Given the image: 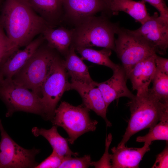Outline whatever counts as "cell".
<instances>
[{
	"mask_svg": "<svg viewBox=\"0 0 168 168\" xmlns=\"http://www.w3.org/2000/svg\"><path fill=\"white\" fill-rule=\"evenodd\" d=\"M45 40L43 35L41 34L23 49H18L4 58L0 65V78H12Z\"/></svg>",
	"mask_w": 168,
	"mask_h": 168,
	"instance_id": "7c38bea8",
	"label": "cell"
},
{
	"mask_svg": "<svg viewBox=\"0 0 168 168\" xmlns=\"http://www.w3.org/2000/svg\"><path fill=\"white\" fill-rule=\"evenodd\" d=\"M0 168H35L39 150L26 149L17 144L5 130L0 119Z\"/></svg>",
	"mask_w": 168,
	"mask_h": 168,
	"instance_id": "9c48e42d",
	"label": "cell"
},
{
	"mask_svg": "<svg viewBox=\"0 0 168 168\" xmlns=\"http://www.w3.org/2000/svg\"><path fill=\"white\" fill-rule=\"evenodd\" d=\"M159 122L150 128L148 133L143 136H138L136 141L151 144L155 140H163L168 142V118L161 120Z\"/></svg>",
	"mask_w": 168,
	"mask_h": 168,
	"instance_id": "603a6c76",
	"label": "cell"
},
{
	"mask_svg": "<svg viewBox=\"0 0 168 168\" xmlns=\"http://www.w3.org/2000/svg\"><path fill=\"white\" fill-rule=\"evenodd\" d=\"M91 162L89 155L82 157H72L71 156L64 158L59 168H85L89 167Z\"/></svg>",
	"mask_w": 168,
	"mask_h": 168,
	"instance_id": "d4e9b609",
	"label": "cell"
},
{
	"mask_svg": "<svg viewBox=\"0 0 168 168\" xmlns=\"http://www.w3.org/2000/svg\"><path fill=\"white\" fill-rule=\"evenodd\" d=\"M155 53L137 63L130 71L128 79L131 81L133 90L137 92L148 89L156 71Z\"/></svg>",
	"mask_w": 168,
	"mask_h": 168,
	"instance_id": "2e32d148",
	"label": "cell"
},
{
	"mask_svg": "<svg viewBox=\"0 0 168 168\" xmlns=\"http://www.w3.org/2000/svg\"><path fill=\"white\" fill-rule=\"evenodd\" d=\"M63 60V64L71 82H76L88 84L94 81L90 75L88 68L81 58L77 54L75 48L71 45Z\"/></svg>",
	"mask_w": 168,
	"mask_h": 168,
	"instance_id": "ac0fdd59",
	"label": "cell"
},
{
	"mask_svg": "<svg viewBox=\"0 0 168 168\" xmlns=\"http://www.w3.org/2000/svg\"><path fill=\"white\" fill-rule=\"evenodd\" d=\"M143 0H113L110 7L112 15H117L119 11L124 12L133 18L137 22L143 24L150 17Z\"/></svg>",
	"mask_w": 168,
	"mask_h": 168,
	"instance_id": "d6986e66",
	"label": "cell"
},
{
	"mask_svg": "<svg viewBox=\"0 0 168 168\" xmlns=\"http://www.w3.org/2000/svg\"><path fill=\"white\" fill-rule=\"evenodd\" d=\"M49 27L55 28L63 22V0H27Z\"/></svg>",
	"mask_w": 168,
	"mask_h": 168,
	"instance_id": "e0dca14e",
	"label": "cell"
},
{
	"mask_svg": "<svg viewBox=\"0 0 168 168\" xmlns=\"http://www.w3.org/2000/svg\"><path fill=\"white\" fill-rule=\"evenodd\" d=\"M11 42L0 23V65L2 60L11 53Z\"/></svg>",
	"mask_w": 168,
	"mask_h": 168,
	"instance_id": "4316f807",
	"label": "cell"
},
{
	"mask_svg": "<svg viewBox=\"0 0 168 168\" xmlns=\"http://www.w3.org/2000/svg\"><path fill=\"white\" fill-rule=\"evenodd\" d=\"M116 34L115 50L121 60L128 79V74L135 65L147 57L156 53L133 30L119 27Z\"/></svg>",
	"mask_w": 168,
	"mask_h": 168,
	"instance_id": "ba28073f",
	"label": "cell"
},
{
	"mask_svg": "<svg viewBox=\"0 0 168 168\" xmlns=\"http://www.w3.org/2000/svg\"><path fill=\"white\" fill-rule=\"evenodd\" d=\"M75 51L81 56V58L97 64L107 67L113 71L118 69L120 65L114 63L110 59L111 50L104 48L100 50L90 48H77Z\"/></svg>",
	"mask_w": 168,
	"mask_h": 168,
	"instance_id": "7402d4cb",
	"label": "cell"
},
{
	"mask_svg": "<svg viewBox=\"0 0 168 168\" xmlns=\"http://www.w3.org/2000/svg\"><path fill=\"white\" fill-rule=\"evenodd\" d=\"M63 22L74 27L100 12L110 16L103 0H63Z\"/></svg>",
	"mask_w": 168,
	"mask_h": 168,
	"instance_id": "8fae6325",
	"label": "cell"
},
{
	"mask_svg": "<svg viewBox=\"0 0 168 168\" xmlns=\"http://www.w3.org/2000/svg\"><path fill=\"white\" fill-rule=\"evenodd\" d=\"M0 23L11 42V54L49 27L27 0H5Z\"/></svg>",
	"mask_w": 168,
	"mask_h": 168,
	"instance_id": "6da1fadb",
	"label": "cell"
},
{
	"mask_svg": "<svg viewBox=\"0 0 168 168\" xmlns=\"http://www.w3.org/2000/svg\"><path fill=\"white\" fill-rule=\"evenodd\" d=\"M64 158L58 155L53 150L51 154L35 168H58Z\"/></svg>",
	"mask_w": 168,
	"mask_h": 168,
	"instance_id": "83f0119b",
	"label": "cell"
},
{
	"mask_svg": "<svg viewBox=\"0 0 168 168\" xmlns=\"http://www.w3.org/2000/svg\"><path fill=\"white\" fill-rule=\"evenodd\" d=\"M128 105L130 117L119 145H125L136 133L152 127L161 120L168 118V101L160 100L152 93L149 88L137 92Z\"/></svg>",
	"mask_w": 168,
	"mask_h": 168,
	"instance_id": "7a4b0ae2",
	"label": "cell"
},
{
	"mask_svg": "<svg viewBox=\"0 0 168 168\" xmlns=\"http://www.w3.org/2000/svg\"><path fill=\"white\" fill-rule=\"evenodd\" d=\"M57 127L54 125L49 129L34 127L31 131L36 137L41 135L46 138L50 144L53 150L63 158L72 155L75 157L78 156L77 152H74L71 150L68 145V138H65L60 135Z\"/></svg>",
	"mask_w": 168,
	"mask_h": 168,
	"instance_id": "44dd1931",
	"label": "cell"
},
{
	"mask_svg": "<svg viewBox=\"0 0 168 168\" xmlns=\"http://www.w3.org/2000/svg\"><path fill=\"white\" fill-rule=\"evenodd\" d=\"M156 54L164 55L168 47V22L155 12L138 29L133 30Z\"/></svg>",
	"mask_w": 168,
	"mask_h": 168,
	"instance_id": "30bf717a",
	"label": "cell"
},
{
	"mask_svg": "<svg viewBox=\"0 0 168 168\" xmlns=\"http://www.w3.org/2000/svg\"><path fill=\"white\" fill-rule=\"evenodd\" d=\"M127 78L123 67L121 66L113 71L112 77L100 83L95 82V84L100 91L106 107L113 101L122 97L132 99L135 96L126 85Z\"/></svg>",
	"mask_w": 168,
	"mask_h": 168,
	"instance_id": "5bb4252c",
	"label": "cell"
},
{
	"mask_svg": "<svg viewBox=\"0 0 168 168\" xmlns=\"http://www.w3.org/2000/svg\"><path fill=\"white\" fill-rule=\"evenodd\" d=\"M90 110L83 105L74 106L62 101L55 110L52 122L66 131L69 136L68 142L72 144L81 135L96 129L98 122L90 119Z\"/></svg>",
	"mask_w": 168,
	"mask_h": 168,
	"instance_id": "5b68a950",
	"label": "cell"
},
{
	"mask_svg": "<svg viewBox=\"0 0 168 168\" xmlns=\"http://www.w3.org/2000/svg\"><path fill=\"white\" fill-rule=\"evenodd\" d=\"M73 32V29H69L63 27L56 29L48 27L42 34L48 45L65 57L71 45Z\"/></svg>",
	"mask_w": 168,
	"mask_h": 168,
	"instance_id": "ffe728a7",
	"label": "cell"
},
{
	"mask_svg": "<svg viewBox=\"0 0 168 168\" xmlns=\"http://www.w3.org/2000/svg\"><path fill=\"white\" fill-rule=\"evenodd\" d=\"M102 14L90 17L75 27L71 45L75 49L96 46L115 50L114 35L120 27Z\"/></svg>",
	"mask_w": 168,
	"mask_h": 168,
	"instance_id": "3957f363",
	"label": "cell"
},
{
	"mask_svg": "<svg viewBox=\"0 0 168 168\" xmlns=\"http://www.w3.org/2000/svg\"><path fill=\"white\" fill-rule=\"evenodd\" d=\"M38 47L24 66L12 78L41 97V88L55 56V49L47 44Z\"/></svg>",
	"mask_w": 168,
	"mask_h": 168,
	"instance_id": "277c9868",
	"label": "cell"
},
{
	"mask_svg": "<svg viewBox=\"0 0 168 168\" xmlns=\"http://www.w3.org/2000/svg\"><path fill=\"white\" fill-rule=\"evenodd\" d=\"M95 81L91 84L72 82L70 83L69 90L76 91L82 97L83 105L88 109L92 110L101 117L108 127L112 124L106 117L107 108L102 93L95 84Z\"/></svg>",
	"mask_w": 168,
	"mask_h": 168,
	"instance_id": "4fadbf2b",
	"label": "cell"
},
{
	"mask_svg": "<svg viewBox=\"0 0 168 168\" xmlns=\"http://www.w3.org/2000/svg\"><path fill=\"white\" fill-rule=\"evenodd\" d=\"M0 99L7 106V117L15 112L21 111L40 115L44 117L41 97L12 78H0Z\"/></svg>",
	"mask_w": 168,
	"mask_h": 168,
	"instance_id": "8992f818",
	"label": "cell"
},
{
	"mask_svg": "<svg viewBox=\"0 0 168 168\" xmlns=\"http://www.w3.org/2000/svg\"><path fill=\"white\" fill-rule=\"evenodd\" d=\"M151 144L144 143V146L140 148H129L124 145L113 147L111 149L112 168H138L143 156L150 151Z\"/></svg>",
	"mask_w": 168,
	"mask_h": 168,
	"instance_id": "9a60e30c",
	"label": "cell"
},
{
	"mask_svg": "<svg viewBox=\"0 0 168 168\" xmlns=\"http://www.w3.org/2000/svg\"><path fill=\"white\" fill-rule=\"evenodd\" d=\"M155 63L156 68L168 75V59L156 54Z\"/></svg>",
	"mask_w": 168,
	"mask_h": 168,
	"instance_id": "4dcf8cb0",
	"label": "cell"
},
{
	"mask_svg": "<svg viewBox=\"0 0 168 168\" xmlns=\"http://www.w3.org/2000/svg\"><path fill=\"white\" fill-rule=\"evenodd\" d=\"M152 82V86L149 88L152 93L160 100L168 101V75L156 68Z\"/></svg>",
	"mask_w": 168,
	"mask_h": 168,
	"instance_id": "cb8c5ba5",
	"label": "cell"
},
{
	"mask_svg": "<svg viewBox=\"0 0 168 168\" xmlns=\"http://www.w3.org/2000/svg\"><path fill=\"white\" fill-rule=\"evenodd\" d=\"M149 3L159 12L160 16L168 22V8L164 0H143Z\"/></svg>",
	"mask_w": 168,
	"mask_h": 168,
	"instance_id": "f1b7e54d",
	"label": "cell"
},
{
	"mask_svg": "<svg viewBox=\"0 0 168 168\" xmlns=\"http://www.w3.org/2000/svg\"><path fill=\"white\" fill-rule=\"evenodd\" d=\"M106 5L110 13L111 14L110 11V7L113 0H103Z\"/></svg>",
	"mask_w": 168,
	"mask_h": 168,
	"instance_id": "1f68e13d",
	"label": "cell"
},
{
	"mask_svg": "<svg viewBox=\"0 0 168 168\" xmlns=\"http://www.w3.org/2000/svg\"><path fill=\"white\" fill-rule=\"evenodd\" d=\"M152 168H167L168 167V147L166 145L164 149L157 155Z\"/></svg>",
	"mask_w": 168,
	"mask_h": 168,
	"instance_id": "f546056e",
	"label": "cell"
},
{
	"mask_svg": "<svg viewBox=\"0 0 168 168\" xmlns=\"http://www.w3.org/2000/svg\"><path fill=\"white\" fill-rule=\"evenodd\" d=\"M63 64L57 54L53 59L41 88L44 118L52 120L57 105L64 93L69 90L70 82Z\"/></svg>",
	"mask_w": 168,
	"mask_h": 168,
	"instance_id": "52a82bcc",
	"label": "cell"
},
{
	"mask_svg": "<svg viewBox=\"0 0 168 168\" xmlns=\"http://www.w3.org/2000/svg\"><path fill=\"white\" fill-rule=\"evenodd\" d=\"M112 138L111 133L108 134L105 140V149L104 153L98 161L92 162L91 166L95 168H112L111 154H109L108 149L111 142Z\"/></svg>",
	"mask_w": 168,
	"mask_h": 168,
	"instance_id": "484cf974",
	"label": "cell"
}]
</instances>
